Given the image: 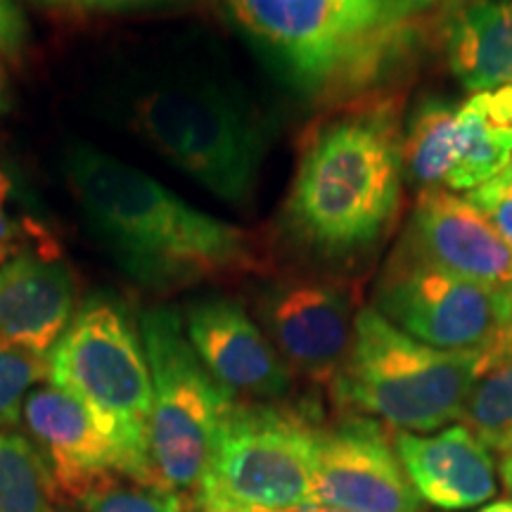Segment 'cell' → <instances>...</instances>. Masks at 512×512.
Instances as JSON below:
<instances>
[{"label": "cell", "mask_w": 512, "mask_h": 512, "mask_svg": "<svg viewBox=\"0 0 512 512\" xmlns=\"http://www.w3.org/2000/svg\"><path fill=\"white\" fill-rule=\"evenodd\" d=\"M64 176L83 219L133 283L174 292L266 271L252 233L190 207L136 166L74 145Z\"/></svg>", "instance_id": "obj_1"}, {"label": "cell", "mask_w": 512, "mask_h": 512, "mask_svg": "<svg viewBox=\"0 0 512 512\" xmlns=\"http://www.w3.org/2000/svg\"><path fill=\"white\" fill-rule=\"evenodd\" d=\"M401 192L394 102L363 100L309 133L285 197L283 228L313 259L356 264L392 233Z\"/></svg>", "instance_id": "obj_2"}, {"label": "cell", "mask_w": 512, "mask_h": 512, "mask_svg": "<svg viewBox=\"0 0 512 512\" xmlns=\"http://www.w3.org/2000/svg\"><path fill=\"white\" fill-rule=\"evenodd\" d=\"M273 69L309 100H358L406 38L396 0H228Z\"/></svg>", "instance_id": "obj_3"}, {"label": "cell", "mask_w": 512, "mask_h": 512, "mask_svg": "<svg viewBox=\"0 0 512 512\" xmlns=\"http://www.w3.org/2000/svg\"><path fill=\"white\" fill-rule=\"evenodd\" d=\"M486 368V351L422 344L368 304L356 313L349 351L330 394L347 415L375 420L394 432L430 434L460 420Z\"/></svg>", "instance_id": "obj_4"}, {"label": "cell", "mask_w": 512, "mask_h": 512, "mask_svg": "<svg viewBox=\"0 0 512 512\" xmlns=\"http://www.w3.org/2000/svg\"><path fill=\"white\" fill-rule=\"evenodd\" d=\"M131 126L211 195L235 207L252 204L268 140L235 88L200 76L162 83L133 102Z\"/></svg>", "instance_id": "obj_5"}, {"label": "cell", "mask_w": 512, "mask_h": 512, "mask_svg": "<svg viewBox=\"0 0 512 512\" xmlns=\"http://www.w3.org/2000/svg\"><path fill=\"white\" fill-rule=\"evenodd\" d=\"M48 382L93 415L119 446L126 472L150 482L147 427L152 380L140 328L110 294H95L79 306L60 342L48 354Z\"/></svg>", "instance_id": "obj_6"}, {"label": "cell", "mask_w": 512, "mask_h": 512, "mask_svg": "<svg viewBox=\"0 0 512 512\" xmlns=\"http://www.w3.org/2000/svg\"><path fill=\"white\" fill-rule=\"evenodd\" d=\"M318 425L283 403L235 401L223 420L195 512H285L316 505Z\"/></svg>", "instance_id": "obj_7"}, {"label": "cell", "mask_w": 512, "mask_h": 512, "mask_svg": "<svg viewBox=\"0 0 512 512\" xmlns=\"http://www.w3.org/2000/svg\"><path fill=\"white\" fill-rule=\"evenodd\" d=\"M138 328L152 380L150 482L183 496L192 494L235 401L204 370L174 309L152 306L140 316Z\"/></svg>", "instance_id": "obj_8"}, {"label": "cell", "mask_w": 512, "mask_h": 512, "mask_svg": "<svg viewBox=\"0 0 512 512\" xmlns=\"http://www.w3.org/2000/svg\"><path fill=\"white\" fill-rule=\"evenodd\" d=\"M375 311L422 344L486 351L498 330V290L441 271L399 249L373 294Z\"/></svg>", "instance_id": "obj_9"}, {"label": "cell", "mask_w": 512, "mask_h": 512, "mask_svg": "<svg viewBox=\"0 0 512 512\" xmlns=\"http://www.w3.org/2000/svg\"><path fill=\"white\" fill-rule=\"evenodd\" d=\"M358 309L347 280L306 273L268 280L254 302L256 323L294 377L328 389L349 351Z\"/></svg>", "instance_id": "obj_10"}, {"label": "cell", "mask_w": 512, "mask_h": 512, "mask_svg": "<svg viewBox=\"0 0 512 512\" xmlns=\"http://www.w3.org/2000/svg\"><path fill=\"white\" fill-rule=\"evenodd\" d=\"M313 486L316 505L344 512H422L425 505L387 427L358 415L318 427Z\"/></svg>", "instance_id": "obj_11"}, {"label": "cell", "mask_w": 512, "mask_h": 512, "mask_svg": "<svg viewBox=\"0 0 512 512\" xmlns=\"http://www.w3.org/2000/svg\"><path fill=\"white\" fill-rule=\"evenodd\" d=\"M185 335L204 370L233 401L280 403L294 373L238 299L204 297L185 309Z\"/></svg>", "instance_id": "obj_12"}, {"label": "cell", "mask_w": 512, "mask_h": 512, "mask_svg": "<svg viewBox=\"0 0 512 512\" xmlns=\"http://www.w3.org/2000/svg\"><path fill=\"white\" fill-rule=\"evenodd\" d=\"M401 249L472 283L496 290L512 283V247L458 192L422 190Z\"/></svg>", "instance_id": "obj_13"}, {"label": "cell", "mask_w": 512, "mask_h": 512, "mask_svg": "<svg viewBox=\"0 0 512 512\" xmlns=\"http://www.w3.org/2000/svg\"><path fill=\"white\" fill-rule=\"evenodd\" d=\"M27 437L46 463L57 501L81 496L112 475H126L119 446L100 430L93 415L74 396L43 382L24 401Z\"/></svg>", "instance_id": "obj_14"}, {"label": "cell", "mask_w": 512, "mask_h": 512, "mask_svg": "<svg viewBox=\"0 0 512 512\" xmlns=\"http://www.w3.org/2000/svg\"><path fill=\"white\" fill-rule=\"evenodd\" d=\"M76 278L55 252L24 247L0 266V339L48 356L76 316Z\"/></svg>", "instance_id": "obj_15"}, {"label": "cell", "mask_w": 512, "mask_h": 512, "mask_svg": "<svg viewBox=\"0 0 512 512\" xmlns=\"http://www.w3.org/2000/svg\"><path fill=\"white\" fill-rule=\"evenodd\" d=\"M403 470L422 503L439 510H475L498 494L491 451L463 422L430 434L394 432Z\"/></svg>", "instance_id": "obj_16"}, {"label": "cell", "mask_w": 512, "mask_h": 512, "mask_svg": "<svg viewBox=\"0 0 512 512\" xmlns=\"http://www.w3.org/2000/svg\"><path fill=\"white\" fill-rule=\"evenodd\" d=\"M446 64L470 93L512 86V0H465L441 27Z\"/></svg>", "instance_id": "obj_17"}, {"label": "cell", "mask_w": 512, "mask_h": 512, "mask_svg": "<svg viewBox=\"0 0 512 512\" xmlns=\"http://www.w3.org/2000/svg\"><path fill=\"white\" fill-rule=\"evenodd\" d=\"M456 112L444 100H425L415 107L401 133L403 174L422 190H446L456 164Z\"/></svg>", "instance_id": "obj_18"}, {"label": "cell", "mask_w": 512, "mask_h": 512, "mask_svg": "<svg viewBox=\"0 0 512 512\" xmlns=\"http://www.w3.org/2000/svg\"><path fill=\"white\" fill-rule=\"evenodd\" d=\"M0 512H60L46 463L15 430H0Z\"/></svg>", "instance_id": "obj_19"}, {"label": "cell", "mask_w": 512, "mask_h": 512, "mask_svg": "<svg viewBox=\"0 0 512 512\" xmlns=\"http://www.w3.org/2000/svg\"><path fill=\"white\" fill-rule=\"evenodd\" d=\"M460 422L491 453H512V361L489 366L475 382Z\"/></svg>", "instance_id": "obj_20"}, {"label": "cell", "mask_w": 512, "mask_h": 512, "mask_svg": "<svg viewBox=\"0 0 512 512\" xmlns=\"http://www.w3.org/2000/svg\"><path fill=\"white\" fill-rule=\"evenodd\" d=\"M188 498L164 486L112 475L81 496L57 501L60 512H185Z\"/></svg>", "instance_id": "obj_21"}, {"label": "cell", "mask_w": 512, "mask_h": 512, "mask_svg": "<svg viewBox=\"0 0 512 512\" xmlns=\"http://www.w3.org/2000/svg\"><path fill=\"white\" fill-rule=\"evenodd\" d=\"M43 382H48V356L0 339V430H15L22 422L24 401Z\"/></svg>", "instance_id": "obj_22"}, {"label": "cell", "mask_w": 512, "mask_h": 512, "mask_svg": "<svg viewBox=\"0 0 512 512\" xmlns=\"http://www.w3.org/2000/svg\"><path fill=\"white\" fill-rule=\"evenodd\" d=\"M465 197L489 219L503 240L512 247V183L491 178L489 183L465 192Z\"/></svg>", "instance_id": "obj_23"}, {"label": "cell", "mask_w": 512, "mask_h": 512, "mask_svg": "<svg viewBox=\"0 0 512 512\" xmlns=\"http://www.w3.org/2000/svg\"><path fill=\"white\" fill-rule=\"evenodd\" d=\"M29 41V22L17 0H0V57L17 62Z\"/></svg>", "instance_id": "obj_24"}, {"label": "cell", "mask_w": 512, "mask_h": 512, "mask_svg": "<svg viewBox=\"0 0 512 512\" xmlns=\"http://www.w3.org/2000/svg\"><path fill=\"white\" fill-rule=\"evenodd\" d=\"M489 366L512 361V283L498 287V330L491 347L486 349Z\"/></svg>", "instance_id": "obj_25"}, {"label": "cell", "mask_w": 512, "mask_h": 512, "mask_svg": "<svg viewBox=\"0 0 512 512\" xmlns=\"http://www.w3.org/2000/svg\"><path fill=\"white\" fill-rule=\"evenodd\" d=\"M8 197H10V181L0 174V266L8 264L12 256L24 249L17 221L12 219L8 211Z\"/></svg>", "instance_id": "obj_26"}, {"label": "cell", "mask_w": 512, "mask_h": 512, "mask_svg": "<svg viewBox=\"0 0 512 512\" xmlns=\"http://www.w3.org/2000/svg\"><path fill=\"white\" fill-rule=\"evenodd\" d=\"M43 3L67 5V8H81V10H126V8H143V5L176 3V0H43Z\"/></svg>", "instance_id": "obj_27"}, {"label": "cell", "mask_w": 512, "mask_h": 512, "mask_svg": "<svg viewBox=\"0 0 512 512\" xmlns=\"http://www.w3.org/2000/svg\"><path fill=\"white\" fill-rule=\"evenodd\" d=\"M10 102H12L10 76H8V69H5V60L0 57V114L10 110Z\"/></svg>", "instance_id": "obj_28"}, {"label": "cell", "mask_w": 512, "mask_h": 512, "mask_svg": "<svg viewBox=\"0 0 512 512\" xmlns=\"http://www.w3.org/2000/svg\"><path fill=\"white\" fill-rule=\"evenodd\" d=\"M434 3H439V0H396V8H399L403 17H411L415 12L432 8Z\"/></svg>", "instance_id": "obj_29"}, {"label": "cell", "mask_w": 512, "mask_h": 512, "mask_svg": "<svg viewBox=\"0 0 512 512\" xmlns=\"http://www.w3.org/2000/svg\"><path fill=\"white\" fill-rule=\"evenodd\" d=\"M498 470H501V482L505 486V491L512 496V453L501 458V467H498Z\"/></svg>", "instance_id": "obj_30"}, {"label": "cell", "mask_w": 512, "mask_h": 512, "mask_svg": "<svg viewBox=\"0 0 512 512\" xmlns=\"http://www.w3.org/2000/svg\"><path fill=\"white\" fill-rule=\"evenodd\" d=\"M477 512H512V501H498V503H486L482 510Z\"/></svg>", "instance_id": "obj_31"}, {"label": "cell", "mask_w": 512, "mask_h": 512, "mask_svg": "<svg viewBox=\"0 0 512 512\" xmlns=\"http://www.w3.org/2000/svg\"><path fill=\"white\" fill-rule=\"evenodd\" d=\"M285 512H344V510L325 508V505H309V508H294V510H285Z\"/></svg>", "instance_id": "obj_32"}, {"label": "cell", "mask_w": 512, "mask_h": 512, "mask_svg": "<svg viewBox=\"0 0 512 512\" xmlns=\"http://www.w3.org/2000/svg\"><path fill=\"white\" fill-rule=\"evenodd\" d=\"M496 178H501V181H505V183H512V157H510L508 166H505V169Z\"/></svg>", "instance_id": "obj_33"}]
</instances>
